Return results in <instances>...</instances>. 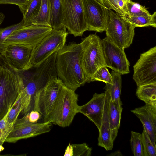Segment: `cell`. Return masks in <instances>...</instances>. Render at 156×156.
Wrapping results in <instances>:
<instances>
[{"mask_svg":"<svg viewBox=\"0 0 156 156\" xmlns=\"http://www.w3.org/2000/svg\"><path fill=\"white\" fill-rule=\"evenodd\" d=\"M82 52L80 43H71L65 45L56 56L57 76L65 85L75 91L87 82L81 64Z\"/></svg>","mask_w":156,"mask_h":156,"instance_id":"cell-1","label":"cell"},{"mask_svg":"<svg viewBox=\"0 0 156 156\" xmlns=\"http://www.w3.org/2000/svg\"><path fill=\"white\" fill-rule=\"evenodd\" d=\"M24 86L23 71H17L0 55V119L7 113Z\"/></svg>","mask_w":156,"mask_h":156,"instance_id":"cell-2","label":"cell"},{"mask_svg":"<svg viewBox=\"0 0 156 156\" xmlns=\"http://www.w3.org/2000/svg\"><path fill=\"white\" fill-rule=\"evenodd\" d=\"M78 95L63 84L48 114L46 121L62 127L69 126L79 113Z\"/></svg>","mask_w":156,"mask_h":156,"instance_id":"cell-3","label":"cell"},{"mask_svg":"<svg viewBox=\"0 0 156 156\" xmlns=\"http://www.w3.org/2000/svg\"><path fill=\"white\" fill-rule=\"evenodd\" d=\"M82 48L81 67L87 82L91 81L96 71L100 67L106 66L101 39L95 34H90L80 43Z\"/></svg>","mask_w":156,"mask_h":156,"instance_id":"cell-4","label":"cell"},{"mask_svg":"<svg viewBox=\"0 0 156 156\" xmlns=\"http://www.w3.org/2000/svg\"><path fill=\"white\" fill-rule=\"evenodd\" d=\"M68 34L65 27L52 29L33 48L25 71L38 67L51 55L62 48L65 45Z\"/></svg>","mask_w":156,"mask_h":156,"instance_id":"cell-5","label":"cell"},{"mask_svg":"<svg viewBox=\"0 0 156 156\" xmlns=\"http://www.w3.org/2000/svg\"><path fill=\"white\" fill-rule=\"evenodd\" d=\"M60 14L62 25L75 37L88 30L82 0H62Z\"/></svg>","mask_w":156,"mask_h":156,"instance_id":"cell-6","label":"cell"},{"mask_svg":"<svg viewBox=\"0 0 156 156\" xmlns=\"http://www.w3.org/2000/svg\"><path fill=\"white\" fill-rule=\"evenodd\" d=\"M135 28L117 13L108 8L105 31L106 37L117 45L124 49L129 47L135 35Z\"/></svg>","mask_w":156,"mask_h":156,"instance_id":"cell-7","label":"cell"},{"mask_svg":"<svg viewBox=\"0 0 156 156\" xmlns=\"http://www.w3.org/2000/svg\"><path fill=\"white\" fill-rule=\"evenodd\" d=\"M57 76L52 77L43 87L36 92L33 101V110L38 112L46 122L48 114L64 84Z\"/></svg>","mask_w":156,"mask_h":156,"instance_id":"cell-8","label":"cell"},{"mask_svg":"<svg viewBox=\"0 0 156 156\" xmlns=\"http://www.w3.org/2000/svg\"><path fill=\"white\" fill-rule=\"evenodd\" d=\"M51 27L32 24L13 32L4 41L5 47L18 44L33 48L52 30Z\"/></svg>","mask_w":156,"mask_h":156,"instance_id":"cell-9","label":"cell"},{"mask_svg":"<svg viewBox=\"0 0 156 156\" xmlns=\"http://www.w3.org/2000/svg\"><path fill=\"white\" fill-rule=\"evenodd\" d=\"M133 67V79L137 87L156 83V46L141 54Z\"/></svg>","mask_w":156,"mask_h":156,"instance_id":"cell-10","label":"cell"},{"mask_svg":"<svg viewBox=\"0 0 156 156\" xmlns=\"http://www.w3.org/2000/svg\"><path fill=\"white\" fill-rule=\"evenodd\" d=\"M106 67L121 75L129 73L130 64L124 51L107 37L101 39Z\"/></svg>","mask_w":156,"mask_h":156,"instance_id":"cell-11","label":"cell"},{"mask_svg":"<svg viewBox=\"0 0 156 156\" xmlns=\"http://www.w3.org/2000/svg\"><path fill=\"white\" fill-rule=\"evenodd\" d=\"M52 124L48 121L42 123H31L23 117L17 119L5 142L15 143L21 139L34 137L48 132L51 130Z\"/></svg>","mask_w":156,"mask_h":156,"instance_id":"cell-12","label":"cell"},{"mask_svg":"<svg viewBox=\"0 0 156 156\" xmlns=\"http://www.w3.org/2000/svg\"><path fill=\"white\" fill-rule=\"evenodd\" d=\"M88 30L101 33L106 26L108 8L96 0H82Z\"/></svg>","mask_w":156,"mask_h":156,"instance_id":"cell-13","label":"cell"},{"mask_svg":"<svg viewBox=\"0 0 156 156\" xmlns=\"http://www.w3.org/2000/svg\"><path fill=\"white\" fill-rule=\"evenodd\" d=\"M33 48L21 44L7 46L1 54L9 64L19 71H25L28 64Z\"/></svg>","mask_w":156,"mask_h":156,"instance_id":"cell-14","label":"cell"},{"mask_svg":"<svg viewBox=\"0 0 156 156\" xmlns=\"http://www.w3.org/2000/svg\"><path fill=\"white\" fill-rule=\"evenodd\" d=\"M105 97V92L100 94L95 93L89 101L79 106V113L83 114L93 122L98 130L101 126Z\"/></svg>","mask_w":156,"mask_h":156,"instance_id":"cell-15","label":"cell"},{"mask_svg":"<svg viewBox=\"0 0 156 156\" xmlns=\"http://www.w3.org/2000/svg\"><path fill=\"white\" fill-rule=\"evenodd\" d=\"M131 112L140 119L143 128L156 147V107L145 104L132 110Z\"/></svg>","mask_w":156,"mask_h":156,"instance_id":"cell-16","label":"cell"},{"mask_svg":"<svg viewBox=\"0 0 156 156\" xmlns=\"http://www.w3.org/2000/svg\"><path fill=\"white\" fill-rule=\"evenodd\" d=\"M24 86L20 93L22 111L25 115L30 111L34 96L41 88L38 81L31 75L27 77L23 73Z\"/></svg>","mask_w":156,"mask_h":156,"instance_id":"cell-17","label":"cell"},{"mask_svg":"<svg viewBox=\"0 0 156 156\" xmlns=\"http://www.w3.org/2000/svg\"><path fill=\"white\" fill-rule=\"evenodd\" d=\"M105 102L101 126L99 130L98 145L106 150L112 149L114 141L111 136L108 117V109L110 96L105 91Z\"/></svg>","mask_w":156,"mask_h":156,"instance_id":"cell-18","label":"cell"},{"mask_svg":"<svg viewBox=\"0 0 156 156\" xmlns=\"http://www.w3.org/2000/svg\"><path fill=\"white\" fill-rule=\"evenodd\" d=\"M122 103L118 104L110 98L109 105L108 117L112 138L114 142L119 128L121 115L123 108Z\"/></svg>","mask_w":156,"mask_h":156,"instance_id":"cell-19","label":"cell"},{"mask_svg":"<svg viewBox=\"0 0 156 156\" xmlns=\"http://www.w3.org/2000/svg\"><path fill=\"white\" fill-rule=\"evenodd\" d=\"M111 75L112 83L111 84L105 83L104 89L109 94L112 101L118 104L121 103L120 99L122 82L121 75L113 70L112 71Z\"/></svg>","mask_w":156,"mask_h":156,"instance_id":"cell-20","label":"cell"},{"mask_svg":"<svg viewBox=\"0 0 156 156\" xmlns=\"http://www.w3.org/2000/svg\"><path fill=\"white\" fill-rule=\"evenodd\" d=\"M136 94L145 104L156 107V83L137 87Z\"/></svg>","mask_w":156,"mask_h":156,"instance_id":"cell-21","label":"cell"},{"mask_svg":"<svg viewBox=\"0 0 156 156\" xmlns=\"http://www.w3.org/2000/svg\"><path fill=\"white\" fill-rule=\"evenodd\" d=\"M121 17L135 27L148 26L156 27V11L149 15L132 16L126 14Z\"/></svg>","mask_w":156,"mask_h":156,"instance_id":"cell-22","label":"cell"},{"mask_svg":"<svg viewBox=\"0 0 156 156\" xmlns=\"http://www.w3.org/2000/svg\"><path fill=\"white\" fill-rule=\"evenodd\" d=\"M51 4L50 0H42L41 6L37 15L31 22V25L51 27Z\"/></svg>","mask_w":156,"mask_h":156,"instance_id":"cell-23","label":"cell"},{"mask_svg":"<svg viewBox=\"0 0 156 156\" xmlns=\"http://www.w3.org/2000/svg\"><path fill=\"white\" fill-rule=\"evenodd\" d=\"M42 0H29L24 13L22 21L24 27L31 25V22L38 14Z\"/></svg>","mask_w":156,"mask_h":156,"instance_id":"cell-24","label":"cell"},{"mask_svg":"<svg viewBox=\"0 0 156 156\" xmlns=\"http://www.w3.org/2000/svg\"><path fill=\"white\" fill-rule=\"evenodd\" d=\"M92 149L87 144L83 143L80 144L69 143L65 150L64 155L69 156H90Z\"/></svg>","mask_w":156,"mask_h":156,"instance_id":"cell-25","label":"cell"},{"mask_svg":"<svg viewBox=\"0 0 156 156\" xmlns=\"http://www.w3.org/2000/svg\"><path fill=\"white\" fill-rule=\"evenodd\" d=\"M51 13L50 24L53 29L58 30L64 27L61 22V7L62 0H50Z\"/></svg>","mask_w":156,"mask_h":156,"instance_id":"cell-26","label":"cell"},{"mask_svg":"<svg viewBox=\"0 0 156 156\" xmlns=\"http://www.w3.org/2000/svg\"><path fill=\"white\" fill-rule=\"evenodd\" d=\"M22 111L20 93L10 108L7 120V127L10 133L18 119V116Z\"/></svg>","mask_w":156,"mask_h":156,"instance_id":"cell-27","label":"cell"},{"mask_svg":"<svg viewBox=\"0 0 156 156\" xmlns=\"http://www.w3.org/2000/svg\"><path fill=\"white\" fill-rule=\"evenodd\" d=\"M130 142L132 151L134 155L144 156L141 134L132 131Z\"/></svg>","mask_w":156,"mask_h":156,"instance_id":"cell-28","label":"cell"},{"mask_svg":"<svg viewBox=\"0 0 156 156\" xmlns=\"http://www.w3.org/2000/svg\"><path fill=\"white\" fill-rule=\"evenodd\" d=\"M126 13L129 15H149L151 14L145 6L127 0L126 3Z\"/></svg>","mask_w":156,"mask_h":156,"instance_id":"cell-29","label":"cell"},{"mask_svg":"<svg viewBox=\"0 0 156 156\" xmlns=\"http://www.w3.org/2000/svg\"><path fill=\"white\" fill-rule=\"evenodd\" d=\"M103 5L122 16L126 13V3L127 0H102Z\"/></svg>","mask_w":156,"mask_h":156,"instance_id":"cell-30","label":"cell"},{"mask_svg":"<svg viewBox=\"0 0 156 156\" xmlns=\"http://www.w3.org/2000/svg\"><path fill=\"white\" fill-rule=\"evenodd\" d=\"M24 27L22 21L20 23L4 28H0V53L2 54L5 48L3 45L5 40L15 31Z\"/></svg>","mask_w":156,"mask_h":156,"instance_id":"cell-31","label":"cell"},{"mask_svg":"<svg viewBox=\"0 0 156 156\" xmlns=\"http://www.w3.org/2000/svg\"><path fill=\"white\" fill-rule=\"evenodd\" d=\"M141 138L144 156H156V147L153 145L144 128L141 134Z\"/></svg>","mask_w":156,"mask_h":156,"instance_id":"cell-32","label":"cell"},{"mask_svg":"<svg viewBox=\"0 0 156 156\" xmlns=\"http://www.w3.org/2000/svg\"><path fill=\"white\" fill-rule=\"evenodd\" d=\"M112 77L107 67L103 66L99 68L94 73L91 81H101L105 83L111 84L112 83Z\"/></svg>","mask_w":156,"mask_h":156,"instance_id":"cell-33","label":"cell"},{"mask_svg":"<svg viewBox=\"0 0 156 156\" xmlns=\"http://www.w3.org/2000/svg\"><path fill=\"white\" fill-rule=\"evenodd\" d=\"M10 108L5 115L0 119V144L2 145L9 134L7 129V120Z\"/></svg>","mask_w":156,"mask_h":156,"instance_id":"cell-34","label":"cell"},{"mask_svg":"<svg viewBox=\"0 0 156 156\" xmlns=\"http://www.w3.org/2000/svg\"><path fill=\"white\" fill-rule=\"evenodd\" d=\"M29 0H0V4H12L18 5L23 14Z\"/></svg>","mask_w":156,"mask_h":156,"instance_id":"cell-35","label":"cell"},{"mask_svg":"<svg viewBox=\"0 0 156 156\" xmlns=\"http://www.w3.org/2000/svg\"><path fill=\"white\" fill-rule=\"evenodd\" d=\"M41 117V116L38 112L33 110L25 115L23 117L26 120L30 123H36Z\"/></svg>","mask_w":156,"mask_h":156,"instance_id":"cell-36","label":"cell"},{"mask_svg":"<svg viewBox=\"0 0 156 156\" xmlns=\"http://www.w3.org/2000/svg\"><path fill=\"white\" fill-rule=\"evenodd\" d=\"M109 156H122V155L120 151L118 150L115 152H113L108 155Z\"/></svg>","mask_w":156,"mask_h":156,"instance_id":"cell-37","label":"cell"},{"mask_svg":"<svg viewBox=\"0 0 156 156\" xmlns=\"http://www.w3.org/2000/svg\"><path fill=\"white\" fill-rule=\"evenodd\" d=\"M5 18V16L4 14L2 12H0V26L3 21Z\"/></svg>","mask_w":156,"mask_h":156,"instance_id":"cell-38","label":"cell"},{"mask_svg":"<svg viewBox=\"0 0 156 156\" xmlns=\"http://www.w3.org/2000/svg\"><path fill=\"white\" fill-rule=\"evenodd\" d=\"M4 149V147L2 145L0 144V153Z\"/></svg>","mask_w":156,"mask_h":156,"instance_id":"cell-39","label":"cell"},{"mask_svg":"<svg viewBox=\"0 0 156 156\" xmlns=\"http://www.w3.org/2000/svg\"><path fill=\"white\" fill-rule=\"evenodd\" d=\"M99 2L103 5V0H96Z\"/></svg>","mask_w":156,"mask_h":156,"instance_id":"cell-40","label":"cell"}]
</instances>
